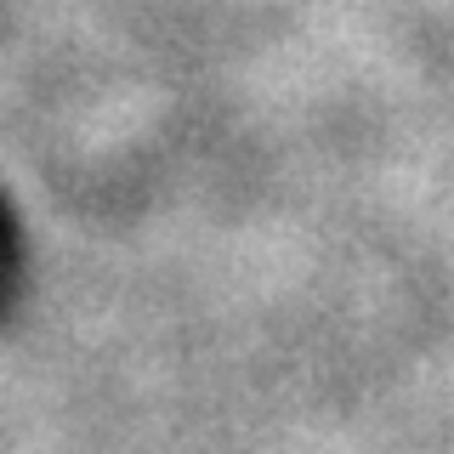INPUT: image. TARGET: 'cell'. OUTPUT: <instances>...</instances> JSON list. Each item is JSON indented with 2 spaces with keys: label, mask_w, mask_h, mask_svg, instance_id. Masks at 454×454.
<instances>
[{
  "label": "cell",
  "mask_w": 454,
  "mask_h": 454,
  "mask_svg": "<svg viewBox=\"0 0 454 454\" xmlns=\"http://www.w3.org/2000/svg\"><path fill=\"white\" fill-rule=\"evenodd\" d=\"M0 233H6V205H0Z\"/></svg>",
  "instance_id": "obj_1"
}]
</instances>
